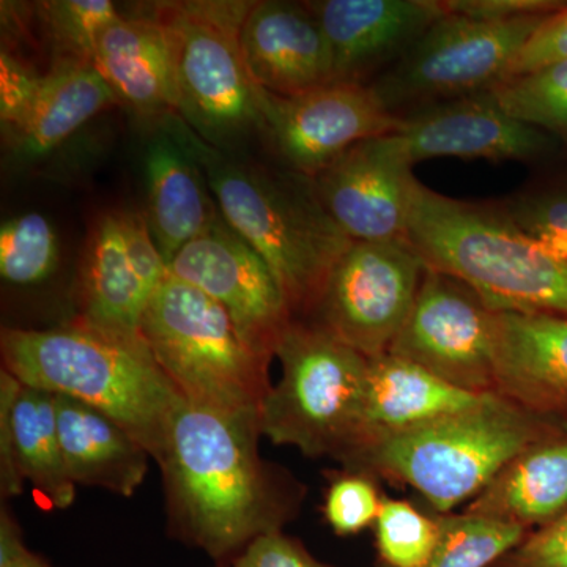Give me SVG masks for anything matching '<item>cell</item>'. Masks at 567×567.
I'll return each instance as SVG.
<instances>
[{
  "instance_id": "1",
  "label": "cell",
  "mask_w": 567,
  "mask_h": 567,
  "mask_svg": "<svg viewBox=\"0 0 567 567\" xmlns=\"http://www.w3.org/2000/svg\"><path fill=\"white\" fill-rule=\"evenodd\" d=\"M259 416L182 399L162 456L169 535L215 563L297 517L305 486L259 453Z\"/></svg>"
},
{
  "instance_id": "2",
  "label": "cell",
  "mask_w": 567,
  "mask_h": 567,
  "mask_svg": "<svg viewBox=\"0 0 567 567\" xmlns=\"http://www.w3.org/2000/svg\"><path fill=\"white\" fill-rule=\"evenodd\" d=\"M565 432L567 420L487 393L468 409L420 427L365 436L339 462L412 487L435 514H451L473 502L525 447Z\"/></svg>"
},
{
  "instance_id": "3",
  "label": "cell",
  "mask_w": 567,
  "mask_h": 567,
  "mask_svg": "<svg viewBox=\"0 0 567 567\" xmlns=\"http://www.w3.org/2000/svg\"><path fill=\"white\" fill-rule=\"evenodd\" d=\"M7 372L24 385L69 395L100 410L158 461L183 399L144 338L106 333L82 319L50 328H2Z\"/></svg>"
},
{
  "instance_id": "4",
  "label": "cell",
  "mask_w": 567,
  "mask_h": 567,
  "mask_svg": "<svg viewBox=\"0 0 567 567\" xmlns=\"http://www.w3.org/2000/svg\"><path fill=\"white\" fill-rule=\"evenodd\" d=\"M189 144L224 221L262 257L293 319L312 315L328 276L353 244L324 210L312 178Z\"/></svg>"
},
{
  "instance_id": "5",
  "label": "cell",
  "mask_w": 567,
  "mask_h": 567,
  "mask_svg": "<svg viewBox=\"0 0 567 567\" xmlns=\"http://www.w3.org/2000/svg\"><path fill=\"white\" fill-rule=\"evenodd\" d=\"M406 240L425 267L495 311L567 317V259L535 244L499 204L453 199L416 181Z\"/></svg>"
},
{
  "instance_id": "6",
  "label": "cell",
  "mask_w": 567,
  "mask_h": 567,
  "mask_svg": "<svg viewBox=\"0 0 567 567\" xmlns=\"http://www.w3.org/2000/svg\"><path fill=\"white\" fill-rule=\"evenodd\" d=\"M141 334L186 401L259 416L271 388L270 363L246 344L233 317L208 295L167 274L145 309Z\"/></svg>"
},
{
  "instance_id": "7",
  "label": "cell",
  "mask_w": 567,
  "mask_h": 567,
  "mask_svg": "<svg viewBox=\"0 0 567 567\" xmlns=\"http://www.w3.org/2000/svg\"><path fill=\"white\" fill-rule=\"evenodd\" d=\"M281 379L259 410L260 434L336 461L361 434L369 358L316 322L293 319L276 347Z\"/></svg>"
},
{
  "instance_id": "8",
  "label": "cell",
  "mask_w": 567,
  "mask_h": 567,
  "mask_svg": "<svg viewBox=\"0 0 567 567\" xmlns=\"http://www.w3.org/2000/svg\"><path fill=\"white\" fill-rule=\"evenodd\" d=\"M252 3L156 6L173 35L181 117L216 151L264 132L262 91L254 84L240 41Z\"/></svg>"
},
{
  "instance_id": "9",
  "label": "cell",
  "mask_w": 567,
  "mask_h": 567,
  "mask_svg": "<svg viewBox=\"0 0 567 567\" xmlns=\"http://www.w3.org/2000/svg\"><path fill=\"white\" fill-rule=\"evenodd\" d=\"M547 17L494 22L445 13L369 85L398 117L488 92L506 80L518 52Z\"/></svg>"
},
{
  "instance_id": "10",
  "label": "cell",
  "mask_w": 567,
  "mask_h": 567,
  "mask_svg": "<svg viewBox=\"0 0 567 567\" xmlns=\"http://www.w3.org/2000/svg\"><path fill=\"white\" fill-rule=\"evenodd\" d=\"M425 270L406 238L353 241L328 276L315 322L365 358L386 353L412 311Z\"/></svg>"
},
{
  "instance_id": "11",
  "label": "cell",
  "mask_w": 567,
  "mask_h": 567,
  "mask_svg": "<svg viewBox=\"0 0 567 567\" xmlns=\"http://www.w3.org/2000/svg\"><path fill=\"white\" fill-rule=\"evenodd\" d=\"M496 312L465 282L427 268L388 353L468 393H496Z\"/></svg>"
},
{
  "instance_id": "12",
  "label": "cell",
  "mask_w": 567,
  "mask_h": 567,
  "mask_svg": "<svg viewBox=\"0 0 567 567\" xmlns=\"http://www.w3.org/2000/svg\"><path fill=\"white\" fill-rule=\"evenodd\" d=\"M264 132L287 169L316 177L360 142L401 126L369 84L331 82L295 96L262 91Z\"/></svg>"
},
{
  "instance_id": "13",
  "label": "cell",
  "mask_w": 567,
  "mask_h": 567,
  "mask_svg": "<svg viewBox=\"0 0 567 567\" xmlns=\"http://www.w3.org/2000/svg\"><path fill=\"white\" fill-rule=\"evenodd\" d=\"M167 270L221 305L246 344L271 363L293 316L268 265L223 216L183 246Z\"/></svg>"
},
{
  "instance_id": "14",
  "label": "cell",
  "mask_w": 567,
  "mask_h": 567,
  "mask_svg": "<svg viewBox=\"0 0 567 567\" xmlns=\"http://www.w3.org/2000/svg\"><path fill=\"white\" fill-rule=\"evenodd\" d=\"M401 121L388 137L410 166L432 158L536 162L559 142L509 117L488 92L434 104Z\"/></svg>"
},
{
  "instance_id": "15",
  "label": "cell",
  "mask_w": 567,
  "mask_h": 567,
  "mask_svg": "<svg viewBox=\"0 0 567 567\" xmlns=\"http://www.w3.org/2000/svg\"><path fill=\"white\" fill-rule=\"evenodd\" d=\"M412 167L390 137H374L353 145L312 182L324 210L350 240H402L417 181Z\"/></svg>"
},
{
  "instance_id": "16",
  "label": "cell",
  "mask_w": 567,
  "mask_h": 567,
  "mask_svg": "<svg viewBox=\"0 0 567 567\" xmlns=\"http://www.w3.org/2000/svg\"><path fill=\"white\" fill-rule=\"evenodd\" d=\"M31 483L41 509H66L76 484L63 462L54 394L0 372V491L17 496Z\"/></svg>"
},
{
  "instance_id": "17",
  "label": "cell",
  "mask_w": 567,
  "mask_h": 567,
  "mask_svg": "<svg viewBox=\"0 0 567 567\" xmlns=\"http://www.w3.org/2000/svg\"><path fill=\"white\" fill-rule=\"evenodd\" d=\"M330 44L334 82H358L394 65L445 17L435 0H317L306 2Z\"/></svg>"
},
{
  "instance_id": "18",
  "label": "cell",
  "mask_w": 567,
  "mask_h": 567,
  "mask_svg": "<svg viewBox=\"0 0 567 567\" xmlns=\"http://www.w3.org/2000/svg\"><path fill=\"white\" fill-rule=\"evenodd\" d=\"M240 41L260 91L295 96L334 82L330 44L306 3L254 2Z\"/></svg>"
},
{
  "instance_id": "19",
  "label": "cell",
  "mask_w": 567,
  "mask_h": 567,
  "mask_svg": "<svg viewBox=\"0 0 567 567\" xmlns=\"http://www.w3.org/2000/svg\"><path fill=\"white\" fill-rule=\"evenodd\" d=\"M93 63L118 102L141 117L181 115L173 35L156 7L141 17L121 14L107 25Z\"/></svg>"
},
{
  "instance_id": "20",
  "label": "cell",
  "mask_w": 567,
  "mask_h": 567,
  "mask_svg": "<svg viewBox=\"0 0 567 567\" xmlns=\"http://www.w3.org/2000/svg\"><path fill=\"white\" fill-rule=\"evenodd\" d=\"M496 393L567 420V317L496 312Z\"/></svg>"
},
{
  "instance_id": "21",
  "label": "cell",
  "mask_w": 567,
  "mask_h": 567,
  "mask_svg": "<svg viewBox=\"0 0 567 567\" xmlns=\"http://www.w3.org/2000/svg\"><path fill=\"white\" fill-rule=\"evenodd\" d=\"M199 164L189 142L167 134L155 137L145 153V219L166 264L221 218Z\"/></svg>"
},
{
  "instance_id": "22",
  "label": "cell",
  "mask_w": 567,
  "mask_h": 567,
  "mask_svg": "<svg viewBox=\"0 0 567 567\" xmlns=\"http://www.w3.org/2000/svg\"><path fill=\"white\" fill-rule=\"evenodd\" d=\"M63 462L76 486L99 487L130 498L144 483L151 453L100 410L54 394Z\"/></svg>"
},
{
  "instance_id": "23",
  "label": "cell",
  "mask_w": 567,
  "mask_h": 567,
  "mask_svg": "<svg viewBox=\"0 0 567 567\" xmlns=\"http://www.w3.org/2000/svg\"><path fill=\"white\" fill-rule=\"evenodd\" d=\"M155 292L126 248L121 212L106 213L85 248L80 319L106 333L141 339L142 317Z\"/></svg>"
},
{
  "instance_id": "24",
  "label": "cell",
  "mask_w": 567,
  "mask_h": 567,
  "mask_svg": "<svg viewBox=\"0 0 567 567\" xmlns=\"http://www.w3.org/2000/svg\"><path fill=\"white\" fill-rule=\"evenodd\" d=\"M483 395L451 385L421 365L388 352L369 358L358 442L453 415L476 404Z\"/></svg>"
},
{
  "instance_id": "25",
  "label": "cell",
  "mask_w": 567,
  "mask_h": 567,
  "mask_svg": "<svg viewBox=\"0 0 567 567\" xmlns=\"http://www.w3.org/2000/svg\"><path fill=\"white\" fill-rule=\"evenodd\" d=\"M466 513L535 532L567 514V432L518 453Z\"/></svg>"
},
{
  "instance_id": "26",
  "label": "cell",
  "mask_w": 567,
  "mask_h": 567,
  "mask_svg": "<svg viewBox=\"0 0 567 567\" xmlns=\"http://www.w3.org/2000/svg\"><path fill=\"white\" fill-rule=\"evenodd\" d=\"M117 103L95 63L54 62L24 121L9 134L11 147L21 158H41Z\"/></svg>"
},
{
  "instance_id": "27",
  "label": "cell",
  "mask_w": 567,
  "mask_h": 567,
  "mask_svg": "<svg viewBox=\"0 0 567 567\" xmlns=\"http://www.w3.org/2000/svg\"><path fill=\"white\" fill-rule=\"evenodd\" d=\"M439 543L420 567H492L529 533L516 525L466 511L439 514ZM377 567L388 566L377 563Z\"/></svg>"
},
{
  "instance_id": "28",
  "label": "cell",
  "mask_w": 567,
  "mask_h": 567,
  "mask_svg": "<svg viewBox=\"0 0 567 567\" xmlns=\"http://www.w3.org/2000/svg\"><path fill=\"white\" fill-rule=\"evenodd\" d=\"M488 95L509 117L567 142V62L507 78Z\"/></svg>"
},
{
  "instance_id": "29",
  "label": "cell",
  "mask_w": 567,
  "mask_h": 567,
  "mask_svg": "<svg viewBox=\"0 0 567 567\" xmlns=\"http://www.w3.org/2000/svg\"><path fill=\"white\" fill-rule=\"evenodd\" d=\"M55 62H93L96 43L121 11L111 0H52L33 3Z\"/></svg>"
},
{
  "instance_id": "30",
  "label": "cell",
  "mask_w": 567,
  "mask_h": 567,
  "mask_svg": "<svg viewBox=\"0 0 567 567\" xmlns=\"http://www.w3.org/2000/svg\"><path fill=\"white\" fill-rule=\"evenodd\" d=\"M61 260V244L40 213H25L0 227V276L13 286L47 281Z\"/></svg>"
},
{
  "instance_id": "31",
  "label": "cell",
  "mask_w": 567,
  "mask_h": 567,
  "mask_svg": "<svg viewBox=\"0 0 567 567\" xmlns=\"http://www.w3.org/2000/svg\"><path fill=\"white\" fill-rule=\"evenodd\" d=\"M379 565L420 567L439 543V514L423 513L405 499L386 498L374 525Z\"/></svg>"
},
{
  "instance_id": "32",
  "label": "cell",
  "mask_w": 567,
  "mask_h": 567,
  "mask_svg": "<svg viewBox=\"0 0 567 567\" xmlns=\"http://www.w3.org/2000/svg\"><path fill=\"white\" fill-rule=\"evenodd\" d=\"M499 205L535 244L567 259V178L529 189Z\"/></svg>"
},
{
  "instance_id": "33",
  "label": "cell",
  "mask_w": 567,
  "mask_h": 567,
  "mask_svg": "<svg viewBox=\"0 0 567 567\" xmlns=\"http://www.w3.org/2000/svg\"><path fill=\"white\" fill-rule=\"evenodd\" d=\"M385 496L377 477L358 470L331 473L324 492L323 517L338 536H354L374 527Z\"/></svg>"
},
{
  "instance_id": "34",
  "label": "cell",
  "mask_w": 567,
  "mask_h": 567,
  "mask_svg": "<svg viewBox=\"0 0 567 567\" xmlns=\"http://www.w3.org/2000/svg\"><path fill=\"white\" fill-rule=\"evenodd\" d=\"M43 74L2 47L0 52V121L10 134L21 125L41 87Z\"/></svg>"
},
{
  "instance_id": "35",
  "label": "cell",
  "mask_w": 567,
  "mask_h": 567,
  "mask_svg": "<svg viewBox=\"0 0 567 567\" xmlns=\"http://www.w3.org/2000/svg\"><path fill=\"white\" fill-rule=\"evenodd\" d=\"M213 567H338L317 559L297 537L268 533Z\"/></svg>"
},
{
  "instance_id": "36",
  "label": "cell",
  "mask_w": 567,
  "mask_h": 567,
  "mask_svg": "<svg viewBox=\"0 0 567 567\" xmlns=\"http://www.w3.org/2000/svg\"><path fill=\"white\" fill-rule=\"evenodd\" d=\"M492 567H567V514L529 532Z\"/></svg>"
},
{
  "instance_id": "37",
  "label": "cell",
  "mask_w": 567,
  "mask_h": 567,
  "mask_svg": "<svg viewBox=\"0 0 567 567\" xmlns=\"http://www.w3.org/2000/svg\"><path fill=\"white\" fill-rule=\"evenodd\" d=\"M558 62H567V6L547 17L533 33L507 71L506 80Z\"/></svg>"
},
{
  "instance_id": "38",
  "label": "cell",
  "mask_w": 567,
  "mask_h": 567,
  "mask_svg": "<svg viewBox=\"0 0 567 567\" xmlns=\"http://www.w3.org/2000/svg\"><path fill=\"white\" fill-rule=\"evenodd\" d=\"M446 14L477 21L506 22L522 18L544 17L565 9L558 0H440Z\"/></svg>"
},
{
  "instance_id": "39",
  "label": "cell",
  "mask_w": 567,
  "mask_h": 567,
  "mask_svg": "<svg viewBox=\"0 0 567 567\" xmlns=\"http://www.w3.org/2000/svg\"><path fill=\"white\" fill-rule=\"evenodd\" d=\"M0 567H54L25 546L20 525L6 509L0 514Z\"/></svg>"
}]
</instances>
